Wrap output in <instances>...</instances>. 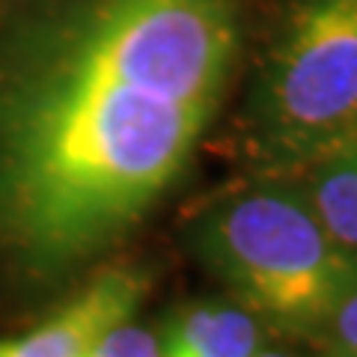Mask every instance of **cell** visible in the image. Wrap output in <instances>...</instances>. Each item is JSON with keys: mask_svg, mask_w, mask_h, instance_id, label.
I'll list each match as a JSON object with an SVG mask.
<instances>
[{"mask_svg": "<svg viewBox=\"0 0 357 357\" xmlns=\"http://www.w3.org/2000/svg\"><path fill=\"white\" fill-rule=\"evenodd\" d=\"M253 357H298V354H289V351H271V349H259Z\"/></svg>", "mask_w": 357, "mask_h": 357, "instance_id": "9c48e42d", "label": "cell"}, {"mask_svg": "<svg viewBox=\"0 0 357 357\" xmlns=\"http://www.w3.org/2000/svg\"><path fill=\"white\" fill-rule=\"evenodd\" d=\"M253 126L274 161H319L357 140V0H304L253 96Z\"/></svg>", "mask_w": 357, "mask_h": 357, "instance_id": "3957f363", "label": "cell"}, {"mask_svg": "<svg viewBox=\"0 0 357 357\" xmlns=\"http://www.w3.org/2000/svg\"><path fill=\"white\" fill-rule=\"evenodd\" d=\"M149 292L137 268H107L42 325L18 337H0V357H84L107 328L131 319Z\"/></svg>", "mask_w": 357, "mask_h": 357, "instance_id": "277c9868", "label": "cell"}, {"mask_svg": "<svg viewBox=\"0 0 357 357\" xmlns=\"http://www.w3.org/2000/svg\"><path fill=\"white\" fill-rule=\"evenodd\" d=\"M238 57L236 0H39L0 33V277L57 286L173 191Z\"/></svg>", "mask_w": 357, "mask_h": 357, "instance_id": "6da1fadb", "label": "cell"}, {"mask_svg": "<svg viewBox=\"0 0 357 357\" xmlns=\"http://www.w3.org/2000/svg\"><path fill=\"white\" fill-rule=\"evenodd\" d=\"M312 345H319L325 357H357V274L337 295Z\"/></svg>", "mask_w": 357, "mask_h": 357, "instance_id": "52a82bcc", "label": "cell"}, {"mask_svg": "<svg viewBox=\"0 0 357 357\" xmlns=\"http://www.w3.org/2000/svg\"><path fill=\"white\" fill-rule=\"evenodd\" d=\"M307 199L331 238L357 253V140L316 161Z\"/></svg>", "mask_w": 357, "mask_h": 357, "instance_id": "8992f818", "label": "cell"}, {"mask_svg": "<svg viewBox=\"0 0 357 357\" xmlns=\"http://www.w3.org/2000/svg\"><path fill=\"white\" fill-rule=\"evenodd\" d=\"M161 357H253L265 342V325L241 304L194 301L167 319Z\"/></svg>", "mask_w": 357, "mask_h": 357, "instance_id": "5b68a950", "label": "cell"}, {"mask_svg": "<svg viewBox=\"0 0 357 357\" xmlns=\"http://www.w3.org/2000/svg\"><path fill=\"white\" fill-rule=\"evenodd\" d=\"M84 357H161V340L158 333L134 325L131 319L116 321L114 328H107L98 337Z\"/></svg>", "mask_w": 357, "mask_h": 357, "instance_id": "ba28073f", "label": "cell"}, {"mask_svg": "<svg viewBox=\"0 0 357 357\" xmlns=\"http://www.w3.org/2000/svg\"><path fill=\"white\" fill-rule=\"evenodd\" d=\"M194 253L265 328L312 342L357 253L331 238L307 197L250 188L215 203L191 229Z\"/></svg>", "mask_w": 357, "mask_h": 357, "instance_id": "7a4b0ae2", "label": "cell"}]
</instances>
